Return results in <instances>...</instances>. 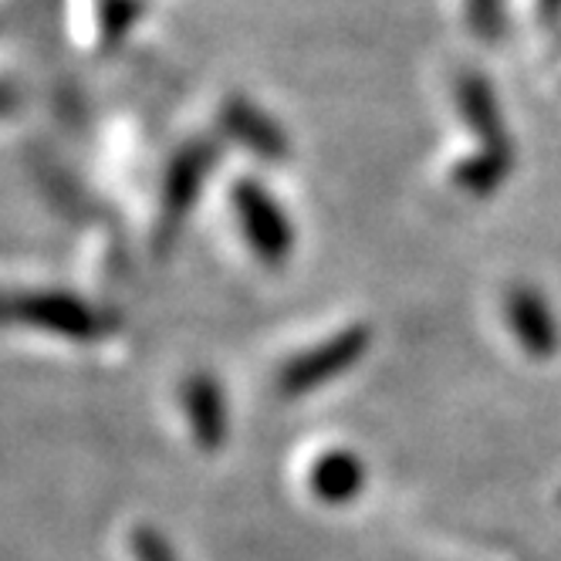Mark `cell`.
<instances>
[{
	"instance_id": "cell-4",
	"label": "cell",
	"mask_w": 561,
	"mask_h": 561,
	"mask_svg": "<svg viewBox=\"0 0 561 561\" xmlns=\"http://www.w3.org/2000/svg\"><path fill=\"white\" fill-rule=\"evenodd\" d=\"M457 105H460V115L467 118V126L488 146H507L497 99H494V92H491V85L484 82V78L463 75L460 85H457Z\"/></svg>"
},
{
	"instance_id": "cell-7",
	"label": "cell",
	"mask_w": 561,
	"mask_h": 561,
	"mask_svg": "<svg viewBox=\"0 0 561 561\" xmlns=\"http://www.w3.org/2000/svg\"><path fill=\"white\" fill-rule=\"evenodd\" d=\"M227 123H230V133L240 139V142H248L254 152L274 159V156H285V139H280V133L267 123V118L251 108V105H233L227 112Z\"/></svg>"
},
{
	"instance_id": "cell-8",
	"label": "cell",
	"mask_w": 561,
	"mask_h": 561,
	"mask_svg": "<svg viewBox=\"0 0 561 561\" xmlns=\"http://www.w3.org/2000/svg\"><path fill=\"white\" fill-rule=\"evenodd\" d=\"M470 21L477 34H501V0H470Z\"/></svg>"
},
{
	"instance_id": "cell-5",
	"label": "cell",
	"mask_w": 561,
	"mask_h": 561,
	"mask_svg": "<svg viewBox=\"0 0 561 561\" xmlns=\"http://www.w3.org/2000/svg\"><path fill=\"white\" fill-rule=\"evenodd\" d=\"M214 163V152L207 146H196L190 152H183L176 159V167H173V190L167 193V220H183L190 204H193V196L199 193V183H204L207 170Z\"/></svg>"
},
{
	"instance_id": "cell-1",
	"label": "cell",
	"mask_w": 561,
	"mask_h": 561,
	"mask_svg": "<svg viewBox=\"0 0 561 561\" xmlns=\"http://www.w3.org/2000/svg\"><path fill=\"white\" fill-rule=\"evenodd\" d=\"M233 207H237V220L244 227L248 244L254 248V254L264 264H285L291 257L295 248V230L280 210L271 193L254 183V180H240L233 190Z\"/></svg>"
},
{
	"instance_id": "cell-6",
	"label": "cell",
	"mask_w": 561,
	"mask_h": 561,
	"mask_svg": "<svg viewBox=\"0 0 561 561\" xmlns=\"http://www.w3.org/2000/svg\"><path fill=\"white\" fill-rule=\"evenodd\" d=\"M507 170H511V146H488L477 159H467L454 180L460 190L473 196H488L501 186Z\"/></svg>"
},
{
	"instance_id": "cell-2",
	"label": "cell",
	"mask_w": 561,
	"mask_h": 561,
	"mask_svg": "<svg viewBox=\"0 0 561 561\" xmlns=\"http://www.w3.org/2000/svg\"><path fill=\"white\" fill-rule=\"evenodd\" d=\"M366 345H369V329H345L342 335L322 342L314 352H305L298 355L295 363H288L285 376H280V389L285 392H305V389H314L329 379H335L342 369H348L355 358L366 355Z\"/></svg>"
},
{
	"instance_id": "cell-3",
	"label": "cell",
	"mask_w": 561,
	"mask_h": 561,
	"mask_svg": "<svg viewBox=\"0 0 561 561\" xmlns=\"http://www.w3.org/2000/svg\"><path fill=\"white\" fill-rule=\"evenodd\" d=\"M507 325L511 332L517 335V342L525 345V352L545 358V355H554L558 348V325H554V311L551 305L545 301V295L538 288H511L507 295Z\"/></svg>"
},
{
	"instance_id": "cell-9",
	"label": "cell",
	"mask_w": 561,
	"mask_h": 561,
	"mask_svg": "<svg viewBox=\"0 0 561 561\" xmlns=\"http://www.w3.org/2000/svg\"><path fill=\"white\" fill-rule=\"evenodd\" d=\"M545 8H551V11H558V8H561V0H545Z\"/></svg>"
}]
</instances>
